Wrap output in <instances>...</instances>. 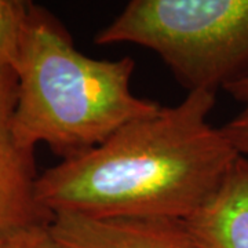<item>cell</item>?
Masks as SVG:
<instances>
[{
    "label": "cell",
    "mask_w": 248,
    "mask_h": 248,
    "mask_svg": "<svg viewBox=\"0 0 248 248\" xmlns=\"http://www.w3.org/2000/svg\"><path fill=\"white\" fill-rule=\"evenodd\" d=\"M131 57L97 60L80 53L61 21L31 3L18 61L13 131L25 149L46 143L61 160L97 148L160 104L135 95Z\"/></svg>",
    "instance_id": "2"
},
{
    "label": "cell",
    "mask_w": 248,
    "mask_h": 248,
    "mask_svg": "<svg viewBox=\"0 0 248 248\" xmlns=\"http://www.w3.org/2000/svg\"><path fill=\"white\" fill-rule=\"evenodd\" d=\"M217 94L187 93L119 128L79 157L37 178V202L51 217L186 221L219 189L239 157L210 123Z\"/></svg>",
    "instance_id": "1"
},
{
    "label": "cell",
    "mask_w": 248,
    "mask_h": 248,
    "mask_svg": "<svg viewBox=\"0 0 248 248\" xmlns=\"http://www.w3.org/2000/svg\"><path fill=\"white\" fill-rule=\"evenodd\" d=\"M50 223L29 225L7 232L0 236V248H61L54 239Z\"/></svg>",
    "instance_id": "9"
},
{
    "label": "cell",
    "mask_w": 248,
    "mask_h": 248,
    "mask_svg": "<svg viewBox=\"0 0 248 248\" xmlns=\"http://www.w3.org/2000/svg\"><path fill=\"white\" fill-rule=\"evenodd\" d=\"M50 229L61 248H204L185 221L170 218L98 219L58 214Z\"/></svg>",
    "instance_id": "5"
},
{
    "label": "cell",
    "mask_w": 248,
    "mask_h": 248,
    "mask_svg": "<svg viewBox=\"0 0 248 248\" xmlns=\"http://www.w3.org/2000/svg\"><path fill=\"white\" fill-rule=\"evenodd\" d=\"M31 1L0 0V65L14 69L27 28Z\"/></svg>",
    "instance_id": "7"
},
{
    "label": "cell",
    "mask_w": 248,
    "mask_h": 248,
    "mask_svg": "<svg viewBox=\"0 0 248 248\" xmlns=\"http://www.w3.org/2000/svg\"><path fill=\"white\" fill-rule=\"evenodd\" d=\"M94 43L149 48L187 93L217 94L248 78V0H133Z\"/></svg>",
    "instance_id": "3"
},
{
    "label": "cell",
    "mask_w": 248,
    "mask_h": 248,
    "mask_svg": "<svg viewBox=\"0 0 248 248\" xmlns=\"http://www.w3.org/2000/svg\"><path fill=\"white\" fill-rule=\"evenodd\" d=\"M185 223L204 248H248V157H237L219 189Z\"/></svg>",
    "instance_id": "6"
},
{
    "label": "cell",
    "mask_w": 248,
    "mask_h": 248,
    "mask_svg": "<svg viewBox=\"0 0 248 248\" xmlns=\"http://www.w3.org/2000/svg\"><path fill=\"white\" fill-rule=\"evenodd\" d=\"M225 91L239 102L241 110L219 128L239 156L248 157V78L232 84Z\"/></svg>",
    "instance_id": "8"
},
{
    "label": "cell",
    "mask_w": 248,
    "mask_h": 248,
    "mask_svg": "<svg viewBox=\"0 0 248 248\" xmlns=\"http://www.w3.org/2000/svg\"><path fill=\"white\" fill-rule=\"evenodd\" d=\"M16 98V72L0 65V236L53 219L37 202L35 151L22 148L13 131Z\"/></svg>",
    "instance_id": "4"
}]
</instances>
